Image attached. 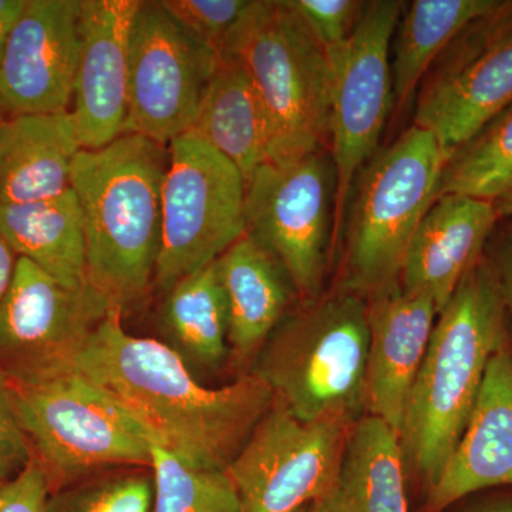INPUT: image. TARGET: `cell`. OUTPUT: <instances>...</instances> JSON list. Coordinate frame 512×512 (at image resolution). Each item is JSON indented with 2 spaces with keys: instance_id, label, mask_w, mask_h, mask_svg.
I'll return each mask as SVG.
<instances>
[{
  "instance_id": "obj_33",
  "label": "cell",
  "mask_w": 512,
  "mask_h": 512,
  "mask_svg": "<svg viewBox=\"0 0 512 512\" xmlns=\"http://www.w3.org/2000/svg\"><path fill=\"white\" fill-rule=\"evenodd\" d=\"M49 477L36 456L18 476L0 485V512H50Z\"/></svg>"
},
{
  "instance_id": "obj_37",
  "label": "cell",
  "mask_w": 512,
  "mask_h": 512,
  "mask_svg": "<svg viewBox=\"0 0 512 512\" xmlns=\"http://www.w3.org/2000/svg\"><path fill=\"white\" fill-rule=\"evenodd\" d=\"M16 261H18V256L9 248L5 239L0 237V306H2L3 298L8 292L10 281H12Z\"/></svg>"
},
{
  "instance_id": "obj_6",
  "label": "cell",
  "mask_w": 512,
  "mask_h": 512,
  "mask_svg": "<svg viewBox=\"0 0 512 512\" xmlns=\"http://www.w3.org/2000/svg\"><path fill=\"white\" fill-rule=\"evenodd\" d=\"M447 160L437 138L413 124L367 161L343 221L345 274L339 288L369 298L399 282L414 234L439 197Z\"/></svg>"
},
{
  "instance_id": "obj_23",
  "label": "cell",
  "mask_w": 512,
  "mask_h": 512,
  "mask_svg": "<svg viewBox=\"0 0 512 512\" xmlns=\"http://www.w3.org/2000/svg\"><path fill=\"white\" fill-rule=\"evenodd\" d=\"M326 512H410L399 434L377 417H360L346 444Z\"/></svg>"
},
{
  "instance_id": "obj_2",
  "label": "cell",
  "mask_w": 512,
  "mask_h": 512,
  "mask_svg": "<svg viewBox=\"0 0 512 512\" xmlns=\"http://www.w3.org/2000/svg\"><path fill=\"white\" fill-rule=\"evenodd\" d=\"M490 259L481 256L437 316L407 402L400 444L427 488L463 436L495 350L510 336Z\"/></svg>"
},
{
  "instance_id": "obj_20",
  "label": "cell",
  "mask_w": 512,
  "mask_h": 512,
  "mask_svg": "<svg viewBox=\"0 0 512 512\" xmlns=\"http://www.w3.org/2000/svg\"><path fill=\"white\" fill-rule=\"evenodd\" d=\"M83 150L70 110L22 114L0 124V205L29 204L69 191Z\"/></svg>"
},
{
  "instance_id": "obj_18",
  "label": "cell",
  "mask_w": 512,
  "mask_h": 512,
  "mask_svg": "<svg viewBox=\"0 0 512 512\" xmlns=\"http://www.w3.org/2000/svg\"><path fill=\"white\" fill-rule=\"evenodd\" d=\"M512 487V339L495 350L463 436L427 488L423 512H444L468 495Z\"/></svg>"
},
{
  "instance_id": "obj_17",
  "label": "cell",
  "mask_w": 512,
  "mask_h": 512,
  "mask_svg": "<svg viewBox=\"0 0 512 512\" xmlns=\"http://www.w3.org/2000/svg\"><path fill=\"white\" fill-rule=\"evenodd\" d=\"M367 302L366 414L384 421L400 436L439 312L433 299L404 291L400 282L369 296Z\"/></svg>"
},
{
  "instance_id": "obj_27",
  "label": "cell",
  "mask_w": 512,
  "mask_h": 512,
  "mask_svg": "<svg viewBox=\"0 0 512 512\" xmlns=\"http://www.w3.org/2000/svg\"><path fill=\"white\" fill-rule=\"evenodd\" d=\"M510 192L512 104L451 154L441 175L439 197L457 194L495 202Z\"/></svg>"
},
{
  "instance_id": "obj_13",
  "label": "cell",
  "mask_w": 512,
  "mask_h": 512,
  "mask_svg": "<svg viewBox=\"0 0 512 512\" xmlns=\"http://www.w3.org/2000/svg\"><path fill=\"white\" fill-rule=\"evenodd\" d=\"M218 60L168 15L160 0H141L131 29L123 134L165 146L188 133Z\"/></svg>"
},
{
  "instance_id": "obj_36",
  "label": "cell",
  "mask_w": 512,
  "mask_h": 512,
  "mask_svg": "<svg viewBox=\"0 0 512 512\" xmlns=\"http://www.w3.org/2000/svg\"><path fill=\"white\" fill-rule=\"evenodd\" d=\"M28 0H0V62Z\"/></svg>"
},
{
  "instance_id": "obj_4",
  "label": "cell",
  "mask_w": 512,
  "mask_h": 512,
  "mask_svg": "<svg viewBox=\"0 0 512 512\" xmlns=\"http://www.w3.org/2000/svg\"><path fill=\"white\" fill-rule=\"evenodd\" d=\"M369 302L339 288L286 315L262 349L254 372L303 423L365 416Z\"/></svg>"
},
{
  "instance_id": "obj_11",
  "label": "cell",
  "mask_w": 512,
  "mask_h": 512,
  "mask_svg": "<svg viewBox=\"0 0 512 512\" xmlns=\"http://www.w3.org/2000/svg\"><path fill=\"white\" fill-rule=\"evenodd\" d=\"M404 2L367 3L348 43L330 57L329 153L336 170L335 244L343 229L350 192L373 157L393 109L390 43Z\"/></svg>"
},
{
  "instance_id": "obj_38",
  "label": "cell",
  "mask_w": 512,
  "mask_h": 512,
  "mask_svg": "<svg viewBox=\"0 0 512 512\" xmlns=\"http://www.w3.org/2000/svg\"><path fill=\"white\" fill-rule=\"evenodd\" d=\"M495 208H497L498 215L500 218L512 217V192L504 195L503 198L494 202Z\"/></svg>"
},
{
  "instance_id": "obj_29",
  "label": "cell",
  "mask_w": 512,
  "mask_h": 512,
  "mask_svg": "<svg viewBox=\"0 0 512 512\" xmlns=\"http://www.w3.org/2000/svg\"><path fill=\"white\" fill-rule=\"evenodd\" d=\"M160 5L188 35L220 56L249 0H160Z\"/></svg>"
},
{
  "instance_id": "obj_28",
  "label": "cell",
  "mask_w": 512,
  "mask_h": 512,
  "mask_svg": "<svg viewBox=\"0 0 512 512\" xmlns=\"http://www.w3.org/2000/svg\"><path fill=\"white\" fill-rule=\"evenodd\" d=\"M154 503L151 512H241L224 470L191 466L156 441L150 444Z\"/></svg>"
},
{
  "instance_id": "obj_35",
  "label": "cell",
  "mask_w": 512,
  "mask_h": 512,
  "mask_svg": "<svg viewBox=\"0 0 512 512\" xmlns=\"http://www.w3.org/2000/svg\"><path fill=\"white\" fill-rule=\"evenodd\" d=\"M500 284L505 309L512 318V232L498 245L494 261H491Z\"/></svg>"
},
{
  "instance_id": "obj_3",
  "label": "cell",
  "mask_w": 512,
  "mask_h": 512,
  "mask_svg": "<svg viewBox=\"0 0 512 512\" xmlns=\"http://www.w3.org/2000/svg\"><path fill=\"white\" fill-rule=\"evenodd\" d=\"M167 164L165 146L137 134L83 148L73 161L70 187L82 208L87 279L121 308L154 279Z\"/></svg>"
},
{
  "instance_id": "obj_14",
  "label": "cell",
  "mask_w": 512,
  "mask_h": 512,
  "mask_svg": "<svg viewBox=\"0 0 512 512\" xmlns=\"http://www.w3.org/2000/svg\"><path fill=\"white\" fill-rule=\"evenodd\" d=\"M114 305L90 282L69 288L18 258L0 306V369L20 376L52 365L76 349Z\"/></svg>"
},
{
  "instance_id": "obj_16",
  "label": "cell",
  "mask_w": 512,
  "mask_h": 512,
  "mask_svg": "<svg viewBox=\"0 0 512 512\" xmlns=\"http://www.w3.org/2000/svg\"><path fill=\"white\" fill-rule=\"evenodd\" d=\"M141 0H82L74 77V124L84 150L123 134L130 77V39Z\"/></svg>"
},
{
  "instance_id": "obj_10",
  "label": "cell",
  "mask_w": 512,
  "mask_h": 512,
  "mask_svg": "<svg viewBox=\"0 0 512 512\" xmlns=\"http://www.w3.org/2000/svg\"><path fill=\"white\" fill-rule=\"evenodd\" d=\"M355 423L346 417L303 423L274 399L225 468L241 512H296L325 501Z\"/></svg>"
},
{
  "instance_id": "obj_21",
  "label": "cell",
  "mask_w": 512,
  "mask_h": 512,
  "mask_svg": "<svg viewBox=\"0 0 512 512\" xmlns=\"http://www.w3.org/2000/svg\"><path fill=\"white\" fill-rule=\"evenodd\" d=\"M228 308V343L238 362L262 349L298 298L284 266L245 234L215 261Z\"/></svg>"
},
{
  "instance_id": "obj_5",
  "label": "cell",
  "mask_w": 512,
  "mask_h": 512,
  "mask_svg": "<svg viewBox=\"0 0 512 512\" xmlns=\"http://www.w3.org/2000/svg\"><path fill=\"white\" fill-rule=\"evenodd\" d=\"M222 55L247 69L271 128L269 163L326 150L332 64L291 0H249Z\"/></svg>"
},
{
  "instance_id": "obj_9",
  "label": "cell",
  "mask_w": 512,
  "mask_h": 512,
  "mask_svg": "<svg viewBox=\"0 0 512 512\" xmlns=\"http://www.w3.org/2000/svg\"><path fill=\"white\" fill-rule=\"evenodd\" d=\"M335 200L329 150L266 163L245 184V234L281 262L302 303L322 295L335 247Z\"/></svg>"
},
{
  "instance_id": "obj_8",
  "label": "cell",
  "mask_w": 512,
  "mask_h": 512,
  "mask_svg": "<svg viewBox=\"0 0 512 512\" xmlns=\"http://www.w3.org/2000/svg\"><path fill=\"white\" fill-rule=\"evenodd\" d=\"M160 252L154 281L167 292L214 264L245 235V180L231 161L192 133L168 144Z\"/></svg>"
},
{
  "instance_id": "obj_39",
  "label": "cell",
  "mask_w": 512,
  "mask_h": 512,
  "mask_svg": "<svg viewBox=\"0 0 512 512\" xmlns=\"http://www.w3.org/2000/svg\"><path fill=\"white\" fill-rule=\"evenodd\" d=\"M308 512H326V510L322 503H313L309 505Z\"/></svg>"
},
{
  "instance_id": "obj_19",
  "label": "cell",
  "mask_w": 512,
  "mask_h": 512,
  "mask_svg": "<svg viewBox=\"0 0 512 512\" xmlns=\"http://www.w3.org/2000/svg\"><path fill=\"white\" fill-rule=\"evenodd\" d=\"M493 201L441 195L421 221L404 258L399 282L404 291L429 296L437 312L480 261L495 222Z\"/></svg>"
},
{
  "instance_id": "obj_31",
  "label": "cell",
  "mask_w": 512,
  "mask_h": 512,
  "mask_svg": "<svg viewBox=\"0 0 512 512\" xmlns=\"http://www.w3.org/2000/svg\"><path fill=\"white\" fill-rule=\"evenodd\" d=\"M33 457L32 444L16 414L8 377L0 369V485L18 476Z\"/></svg>"
},
{
  "instance_id": "obj_32",
  "label": "cell",
  "mask_w": 512,
  "mask_h": 512,
  "mask_svg": "<svg viewBox=\"0 0 512 512\" xmlns=\"http://www.w3.org/2000/svg\"><path fill=\"white\" fill-rule=\"evenodd\" d=\"M154 484L146 477H127L84 495L70 512H151Z\"/></svg>"
},
{
  "instance_id": "obj_1",
  "label": "cell",
  "mask_w": 512,
  "mask_h": 512,
  "mask_svg": "<svg viewBox=\"0 0 512 512\" xmlns=\"http://www.w3.org/2000/svg\"><path fill=\"white\" fill-rule=\"evenodd\" d=\"M121 313L114 305L76 349L46 367L79 373L191 466L225 471L274 402L272 390L255 373L202 386L167 343L130 335Z\"/></svg>"
},
{
  "instance_id": "obj_15",
  "label": "cell",
  "mask_w": 512,
  "mask_h": 512,
  "mask_svg": "<svg viewBox=\"0 0 512 512\" xmlns=\"http://www.w3.org/2000/svg\"><path fill=\"white\" fill-rule=\"evenodd\" d=\"M82 0H28L0 62V109L60 113L73 100Z\"/></svg>"
},
{
  "instance_id": "obj_7",
  "label": "cell",
  "mask_w": 512,
  "mask_h": 512,
  "mask_svg": "<svg viewBox=\"0 0 512 512\" xmlns=\"http://www.w3.org/2000/svg\"><path fill=\"white\" fill-rule=\"evenodd\" d=\"M6 377L20 424L50 485L111 464L150 466V434L79 373L52 366Z\"/></svg>"
},
{
  "instance_id": "obj_25",
  "label": "cell",
  "mask_w": 512,
  "mask_h": 512,
  "mask_svg": "<svg viewBox=\"0 0 512 512\" xmlns=\"http://www.w3.org/2000/svg\"><path fill=\"white\" fill-rule=\"evenodd\" d=\"M500 0H414L404 2L392 64L394 116L406 109L424 77L467 26Z\"/></svg>"
},
{
  "instance_id": "obj_12",
  "label": "cell",
  "mask_w": 512,
  "mask_h": 512,
  "mask_svg": "<svg viewBox=\"0 0 512 512\" xmlns=\"http://www.w3.org/2000/svg\"><path fill=\"white\" fill-rule=\"evenodd\" d=\"M512 104V0L467 26L444 50L417 93L414 126L448 158Z\"/></svg>"
},
{
  "instance_id": "obj_40",
  "label": "cell",
  "mask_w": 512,
  "mask_h": 512,
  "mask_svg": "<svg viewBox=\"0 0 512 512\" xmlns=\"http://www.w3.org/2000/svg\"><path fill=\"white\" fill-rule=\"evenodd\" d=\"M3 120H5V119H3V110L0 109V124H2Z\"/></svg>"
},
{
  "instance_id": "obj_34",
  "label": "cell",
  "mask_w": 512,
  "mask_h": 512,
  "mask_svg": "<svg viewBox=\"0 0 512 512\" xmlns=\"http://www.w3.org/2000/svg\"><path fill=\"white\" fill-rule=\"evenodd\" d=\"M444 512H512V490L468 495Z\"/></svg>"
},
{
  "instance_id": "obj_22",
  "label": "cell",
  "mask_w": 512,
  "mask_h": 512,
  "mask_svg": "<svg viewBox=\"0 0 512 512\" xmlns=\"http://www.w3.org/2000/svg\"><path fill=\"white\" fill-rule=\"evenodd\" d=\"M188 133L231 161L245 184L259 167L269 163L268 116L247 69L235 57L220 56Z\"/></svg>"
},
{
  "instance_id": "obj_41",
  "label": "cell",
  "mask_w": 512,
  "mask_h": 512,
  "mask_svg": "<svg viewBox=\"0 0 512 512\" xmlns=\"http://www.w3.org/2000/svg\"><path fill=\"white\" fill-rule=\"evenodd\" d=\"M308 508H309V505H308V507L301 508V510H298L296 512H308Z\"/></svg>"
},
{
  "instance_id": "obj_26",
  "label": "cell",
  "mask_w": 512,
  "mask_h": 512,
  "mask_svg": "<svg viewBox=\"0 0 512 512\" xmlns=\"http://www.w3.org/2000/svg\"><path fill=\"white\" fill-rule=\"evenodd\" d=\"M160 326L167 345L188 366L214 370L228 353V308L217 265L178 281L165 292Z\"/></svg>"
},
{
  "instance_id": "obj_24",
  "label": "cell",
  "mask_w": 512,
  "mask_h": 512,
  "mask_svg": "<svg viewBox=\"0 0 512 512\" xmlns=\"http://www.w3.org/2000/svg\"><path fill=\"white\" fill-rule=\"evenodd\" d=\"M0 237L63 285L89 284L82 208L72 188L50 200L0 205Z\"/></svg>"
},
{
  "instance_id": "obj_30",
  "label": "cell",
  "mask_w": 512,
  "mask_h": 512,
  "mask_svg": "<svg viewBox=\"0 0 512 512\" xmlns=\"http://www.w3.org/2000/svg\"><path fill=\"white\" fill-rule=\"evenodd\" d=\"M293 8L308 25L329 59L348 43L365 15L362 0H291Z\"/></svg>"
}]
</instances>
